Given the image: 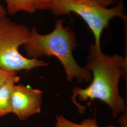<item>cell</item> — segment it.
<instances>
[{"instance_id": "cell-1", "label": "cell", "mask_w": 127, "mask_h": 127, "mask_svg": "<svg viewBox=\"0 0 127 127\" xmlns=\"http://www.w3.org/2000/svg\"><path fill=\"white\" fill-rule=\"evenodd\" d=\"M89 55L83 68L92 73L91 84L85 88L75 87L73 89L72 100L80 114H83L86 107L78 104L76 99L89 103L100 100L106 104L112 111L114 118L127 113L125 101L120 95V81L127 78V58L121 55L104 54L101 47L91 43L89 48Z\"/></svg>"}, {"instance_id": "cell-2", "label": "cell", "mask_w": 127, "mask_h": 127, "mask_svg": "<svg viewBox=\"0 0 127 127\" xmlns=\"http://www.w3.org/2000/svg\"><path fill=\"white\" fill-rule=\"evenodd\" d=\"M28 40L23 45L27 58L40 59L46 56H53L63 66L66 79L72 82L74 79L79 83H90L92 73L77 63L73 53L78 45L75 33L68 26L64 25V20L59 19L55 23L52 31L41 34L32 27Z\"/></svg>"}, {"instance_id": "cell-3", "label": "cell", "mask_w": 127, "mask_h": 127, "mask_svg": "<svg viewBox=\"0 0 127 127\" xmlns=\"http://www.w3.org/2000/svg\"><path fill=\"white\" fill-rule=\"evenodd\" d=\"M51 10L58 16L71 13L79 16L92 32L94 44L97 47H101V34L112 19L119 17L127 22L125 6L122 0L112 8H105L92 0H54Z\"/></svg>"}, {"instance_id": "cell-4", "label": "cell", "mask_w": 127, "mask_h": 127, "mask_svg": "<svg viewBox=\"0 0 127 127\" xmlns=\"http://www.w3.org/2000/svg\"><path fill=\"white\" fill-rule=\"evenodd\" d=\"M31 30L24 25H19L5 17L0 19V68L7 71L29 72L44 67L48 63L40 59H30L21 54L20 46L29 39Z\"/></svg>"}, {"instance_id": "cell-5", "label": "cell", "mask_w": 127, "mask_h": 127, "mask_svg": "<svg viewBox=\"0 0 127 127\" xmlns=\"http://www.w3.org/2000/svg\"><path fill=\"white\" fill-rule=\"evenodd\" d=\"M43 92L19 84L14 87L11 98V113L20 121L40 113Z\"/></svg>"}, {"instance_id": "cell-6", "label": "cell", "mask_w": 127, "mask_h": 127, "mask_svg": "<svg viewBox=\"0 0 127 127\" xmlns=\"http://www.w3.org/2000/svg\"><path fill=\"white\" fill-rule=\"evenodd\" d=\"M20 80L15 73L0 86V117L11 113V98L14 86Z\"/></svg>"}, {"instance_id": "cell-7", "label": "cell", "mask_w": 127, "mask_h": 127, "mask_svg": "<svg viewBox=\"0 0 127 127\" xmlns=\"http://www.w3.org/2000/svg\"><path fill=\"white\" fill-rule=\"evenodd\" d=\"M7 5V12L14 15L20 11L32 14L37 9L33 0H5Z\"/></svg>"}, {"instance_id": "cell-8", "label": "cell", "mask_w": 127, "mask_h": 127, "mask_svg": "<svg viewBox=\"0 0 127 127\" xmlns=\"http://www.w3.org/2000/svg\"><path fill=\"white\" fill-rule=\"evenodd\" d=\"M55 127H100L95 117L88 118L83 120L81 123H73L64 117L62 115H59L56 117V122ZM116 127L114 125H109L106 127Z\"/></svg>"}, {"instance_id": "cell-9", "label": "cell", "mask_w": 127, "mask_h": 127, "mask_svg": "<svg viewBox=\"0 0 127 127\" xmlns=\"http://www.w3.org/2000/svg\"><path fill=\"white\" fill-rule=\"evenodd\" d=\"M37 10L51 9L54 0H33Z\"/></svg>"}, {"instance_id": "cell-10", "label": "cell", "mask_w": 127, "mask_h": 127, "mask_svg": "<svg viewBox=\"0 0 127 127\" xmlns=\"http://www.w3.org/2000/svg\"><path fill=\"white\" fill-rule=\"evenodd\" d=\"M96 3L105 8H109L110 6L118 3L119 0H92Z\"/></svg>"}, {"instance_id": "cell-11", "label": "cell", "mask_w": 127, "mask_h": 127, "mask_svg": "<svg viewBox=\"0 0 127 127\" xmlns=\"http://www.w3.org/2000/svg\"><path fill=\"white\" fill-rule=\"evenodd\" d=\"M15 73L17 72L7 71L0 68V86Z\"/></svg>"}, {"instance_id": "cell-12", "label": "cell", "mask_w": 127, "mask_h": 127, "mask_svg": "<svg viewBox=\"0 0 127 127\" xmlns=\"http://www.w3.org/2000/svg\"><path fill=\"white\" fill-rule=\"evenodd\" d=\"M120 121L121 127H127V113L123 114Z\"/></svg>"}, {"instance_id": "cell-13", "label": "cell", "mask_w": 127, "mask_h": 127, "mask_svg": "<svg viewBox=\"0 0 127 127\" xmlns=\"http://www.w3.org/2000/svg\"><path fill=\"white\" fill-rule=\"evenodd\" d=\"M7 14V10L3 7L2 5L0 4V19L4 18Z\"/></svg>"}]
</instances>
